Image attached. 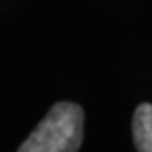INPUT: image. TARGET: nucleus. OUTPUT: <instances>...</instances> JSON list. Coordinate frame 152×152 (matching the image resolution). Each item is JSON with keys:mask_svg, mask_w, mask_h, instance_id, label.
Returning a JSON list of instances; mask_svg holds the SVG:
<instances>
[{"mask_svg": "<svg viewBox=\"0 0 152 152\" xmlns=\"http://www.w3.org/2000/svg\"><path fill=\"white\" fill-rule=\"evenodd\" d=\"M84 110L70 101L55 103L18 152H75L83 145Z\"/></svg>", "mask_w": 152, "mask_h": 152, "instance_id": "f257e3e1", "label": "nucleus"}, {"mask_svg": "<svg viewBox=\"0 0 152 152\" xmlns=\"http://www.w3.org/2000/svg\"><path fill=\"white\" fill-rule=\"evenodd\" d=\"M134 147L139 152H152V103H141L132 117Z\"/></svg>", "mask_w": 152, "mask_h": 152, "instance_id": "f03ea898", "label": "nucleus"}]
</instances>
